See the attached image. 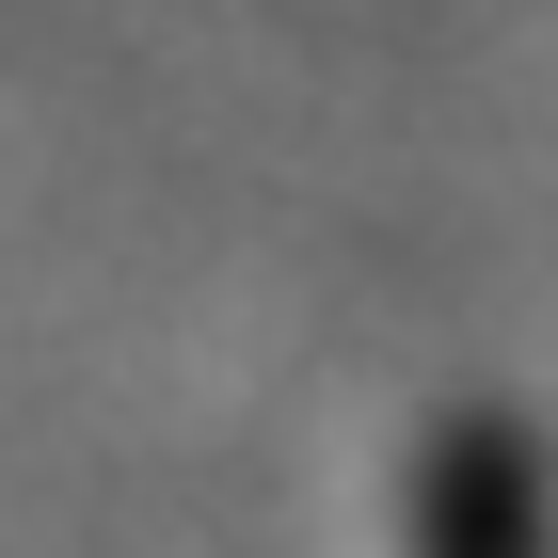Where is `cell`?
I'll return each mask as SVG.
<instances>
[{"instance_id": "1", "label": "cell", "mask_w": 558, "mask_h": 558, "mask_svg": "<svg viewBox=\"0 0 558 558\" xmlns=\"http://www.w3.org/2000/svg\"><path fill=\"white\" fill-rule=\"evenodd\" d=\"M430 543H447V558H543V495H526V463L495 447V430L447 463V495H430Z\"/></svg>"}]
</instances>
